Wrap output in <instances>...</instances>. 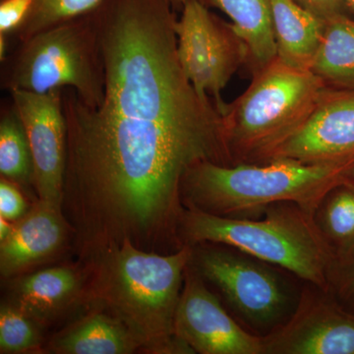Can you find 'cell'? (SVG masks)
<instances>
[{"label":"cell","instance_id":"obj_19","mask_svg":"<svg viewBox=\"0 0 354 354\" xmlns=\"http://www.w3.org/2000/svg\"><path fill=\"white\" fill-rule=\"evenodd\" d=\"M319 232L334 253L354 246V186L344 181L324 196L313 215Z\"/></svg>","mask_w":354,"mask_h":354},{"label":"cell","instance_id":"obj_22","mask_svg":"<svg viewBox=\"0 0 354 354\" xmlns=\"http://www.w3.org/2000/svg\"><path fill=\"white\" fill-rule=\"evenodd\" d=\"M39 346V335L29 316L16 307L2 306L0 312L1 353H22Z\"/></svg>","mask_w":354,"mask_h":354},{"label":"cell","instance_id":"obj_18","mask_svg":"<svg viewBox=\"0 0 354 354\" xmlns=\"http://www.w3.org/2000/svg\"><path fill=\"white\" fill-rule=\"evenodd\" d=\"M78 276L69 268L44 270L26 277L18 285V308L28 316L44 317L62 309L76 295Z\"/></svg>","mask_w":354,"mask_h":354},{"label":"cell","instance_id":"obj_28","mask_svg":"<svg viewBox=\"0 0 354 354\" xmlns=\"http://www.w3.org/2000/svg\"><path fill=\"white\" fill-rule=\"evenodd\" d=\"M346 178L348 183L353 184L354 186V158L351 164L349 165L348 171H346Z\"/></svg>","mask_w":354,"mask_h":354},{"label":"cell","instance_id":"obj_4","mask_svg":"<svg viewBox=\"0 0 354 354\" xmlns=\"http://www.w3.org/2000/svg\"><path fill=\"white\" fill-rule=\"evenodd\" d=\"M264 218L221 216L195 208L183 211L179 223L187 242H214L279 266L329 292L328 272L334 251L313 216L291 202L268 207Z\"/></svg>","mask_w":354,"mask_h":354},{"label":"cell","instance_id":"obj_27","mask_svg":"<svg viewBox=\"0 0 354 354\" xmlns=\"http://www.w3.org/2000/svg\"><path fill=\"white\" fill-rule=\"evenodd\" d=\"M13 225L9 223V221L0 216V241H4L10 234Z\"/></svg>","mask_w":354,"mask_h":354},{"label":"cell","instance_id":"obj_23","mask_svg":"<svg viewBox=\"0 0 354 354\" xmlns=\"http://www.w3.org/2000/svg\"><path fill=\"white\" fill-rule=\"evenodd\" d=\"M329 292L354 314V246L335 253L328 272Z\"/></svg>","mask_w":354,"mask_h":354},{"label":"cell","instance_id":"obj_14","mask_svg":"<svg viewBox=\"0 0 354 354\" xmlns=\"http://www.w3.org/2000/svg\"><path fill=\"white\" fill-rule=\"evenodd\" d=\"M277 57L286 64L311 70L322 43L326 20L295 0H270Z\"/></svg>","mask_w":354,"mask_h":354},{"label":"cell","instance_id":"obj_20","mask_svg":"<svg viewBox=\"0 0 354 354\" xmlns=\"http://www.w3.org/2000/svg\"><path fill=\"white\" fill-rule=\"evenodd\" d=\"M0 172L14 183L32 181V160L24 127L13 104L0 121Z\"/></svg>","mask_w":354,"mask_h":354},{"label":"cell","instance_id":"obj_25","mask_svg":"<svg viewBox=\"0 0 354 354\" xmlns=\"http://www.w3.org/2000/svg\"><path fill=\"white\" fill-rule=\"evenodd\" d=\"M24 197L12 181L2 177L0 181V216L9 221H18L26 214Z\"/></svg>","mask_w":354,"mask_h":354},{"label":"cell","instance_id":"obj_26","mask_svg":"<svg viewBox=\"0 0 354 354\" xmlns=\"http://www.w3.org/2000/svg\"><path fill=\"white\" fill-rule=\"evenodd\" d=\"M299 6L324 20L344 13V0H295Z\"/></svg>","mask_w":354,"mask_h":354},{"label":"cell","instance_id":"obj_17","mask_svg":"<svg viewBox=\"0 0 354 354\" xmlns=\"http://www.w3.org/2000/svg\"><path fill=\"white\" fill-rule=\"evenodd\" d=\"M311 71L327 87L354 91V20L344 13L326 20Z\"/></svg>","mask_w":354,"mask_h":354},{"label":"cell","instance_id":"obj_16","mask_svg":"<svg viewBox=\"0 0 354 354\" xmlns=\"http://www.w3.org/2000/svg\"><path fill=\"white\" fill-rule=\"evenodd\" d=\"M53 349L64 354H127L140 348L118 319L95 312L58 335Z\"/></svg>","mask_w":354,"mask_h":354},{"label":"cell","instance_id":"obj_30","mask_svg":"<svg viewBox=\"0 0 354 354\" xmlns=\"http://www.w3.org/2000/svg\"><path fill=\"white\" fill-rule=\"evenodd\" d=\"M344 7H348L354 13V0H344Z\"/></svg>","mask_w":354,"mask_h":354},{"label":"cell","instance_id":"obj_5","mask_svg":"<svg viewBox=\"0 0 354 354\" xmlns=\"http://www.w3.org/2000/svg\"><path fill=\"white\" fill-rule=\"evenodd\" d=\"M326 87L311 70L290 66L278 57L254 73L245 92L223 113L234 165L270 160L309 118Z\"/></svg>","mask_w":354,"mask_h":354},{"label":"cell","instance_id":"obj_6","mask_svg":"<svg viewBox=\"0 0 354 354\" xmlns=\"http://www.w3.org/2000/svg\"><path fill=\"white\" fill-rule=\"evenodd\" d=\"M1 87L37 94L73 88L91 108L101 104L104 69L94 13L53 26L20 43L2 72Z\"/></svg>","mask_w":354,"mask_h":354},{"label":"cell","instance_id":"obj_13","mask_svg":"<svg viewBox=\"0 0 354 354\" xmlns=\"http://www.w3.org/2000/svg\"><path fill=\"white\" fill-rule=\"evenodd\" d=\"M65 239L62 209L39 201L13 225L0 241V271L3 277L18 274L55 252Z\"/></svg>","mask_w":354,"mask_h":354},{"label":"cell","instance_id":"obj_11","mask_svg":"<svg viewBox=\"0 0 354 354\" xmlns=\"http://www.w3.org/2000/svg\"><path fill=\"white\" fill-rule=\"evenodd\" d=\"M177 339L192 353L201 354H264V337L244 330L225 311L218 298L192 272L174 318Z\"/></svg>","mask_w":354,"mask_h":354},{"label":"cell","instance_id":"obj_1","mask_svg":"<svg viewBox=\"0 0 354 354\" xmlns=\"http://www.w3.org/2000/svg\"><path fill=\"white\" fill-rule=\"evenodd\" d=\"M104 69L101 104L64 88L65 190L87 241L138 247L179 220L184 176L198 162L234 165L223 115L177 57L167 0H102L95 9Z\"/></svg>","mask_w":354,"mask_h":354},{"label":"cell","instance_id":"obj_7","mask_svg":"<svg viewBox=\"0 0 354 354\" xmlns=\"http://www.w3.org/2000/svg\"><path fill=\"white\" fill-rule=\"evenodd\" d=\"M176 20L177 57L203 97H213L223 115L221 92L247 62V48L232 23L218 19L200 0H186Z\"/></svg>","mask_w":354,"mask_h":354},{"label":"cell","instance_id":"obj_12","mask_svg":"<svg viewBox=\"0 0 354 354\" xmlns=\"http://www.w3.org/2000/svg\"><path fill=\"white\" fill-rule=\"evenodd\" d=\"M353 157L354 91L326 87L309 118L270 160L322 164Z\"/></svg>","mask_w":354,"mask_h":354},{"label":"cell","instance_id":"obj_3","mask_svg":"<svg viewBox=\"0 0 354 354\" xmlns=\"http://www.w3.org/2000/svg\"><path fill=\"white\" fill-rule=\"evenodd\" d=\"M353 158L307 164L277 158L261 164L223 165L198 162L184 176L181 195L189 208L221 216L264 212L272 204L291 202L313 216L321 200L346 180Z\"/></svg>","mask_w":354,"mask_h":354},{"label":"cell","instance_id":"obj_15","mask_svg":"<svg viewBox=\"0 0 354 354\" xmlns=\"http://www.w3.org/2000/svg\"><path fill=\"white\" fill-rule=\"evenodd\" d=\"M220 9L232 20L247 48L246 66L251 75L277 57L270 0H200Z\"/></svg>","mask_w":354,"mask_h":354},{"label":"cell","instance_id":"obj_9","mask_svg":"<svg viewBox=\"0 0 354 354\" xmlns=\"http://www.w3.org/2000/svg\"><path fill=\"white\" fill-rule=\"evenodd\" d=\"M62 91L46 94L14 90L12 104L24 127L39 201L62 209L67 167V127Z\"/></svg>","mask_w":354,"mask_h":354},{"label":"cell","instance_id":"obj_29","mask_svg":"<svg viewBox=\"0 0 354 354\" xmlns=\"http://www.w3.org/2000/svg\"><path fill=\"white\" fill-rule=\"evenodd\" d=\"M174 11H181L186 0H167Z\"/></svg>","mask_w":354,"mask_h":354},{"label":"cell","instance_id":"obj_21","mask_svg":"<svg viewBox=\"0 0 354 354\" xmlns=\"http://www.w3.org/2000/svg\"><path fill=\"white\" fill-rule=\"evenodd\" d=\"M102 2V0H37L12 37L22 43L44 30L93 12Z\"/></svg>","mask_w":354,"mask_h":354},{"label":"cell","instance_id":"obj_8","mask_svg":"<svg viewBox=\"0 0 354 354\" xmlns=\"http://www.w3.org/2000/svg\"><path fill=\"white\" fill-rule=\"evenodd\" d=\"M197 267L251 325L269 327L286 315L290 293L279 274L265 262L241 251L213 249L198 254Z\"/></svg>","mask_w":354,"mask_h":354},{"label":"cell","instance_id":"obj_2","mask_svg":"<svg viewBox=\"0 0 354 354\" xmlns=\"http://www.w3.org/2000/svg\"><path fill=\"white\" fill-rule=\"evenodd\" d=\"M99 251L93 295L129 330L140 349L192 353L174 333L183 274L192 260L191 247L164 256L124 241Z\"/></svg>","mask_w":354,"mask_h":354},{"label":"cell","instance_id":"obj_24","mask_svg":"<svg viewBox=\"0 0 354 354\" xmlns=\"http://www.w3.org/2000/svg\"><path fill=\"white\" fill-rule=\"evenodd\" d=\"M37 0H1L0 37L10 39L24 22Z\"/></svg>","mask_w":354,"mask_h":354},{"label":"cell","instance_id":"obj_10","mask_svg":"<svg viewBox=\"0 0 354 354\" xmlns=\"http://www.w3.org/2000/svg\"><path fill=\"white\" fill-rule=\"evenodd\" d=\"M264 339V354H354V314L317 288L304 293L290 320Z\"/></svg>","mask_w":354,"mask_h":354}]
</instances>
